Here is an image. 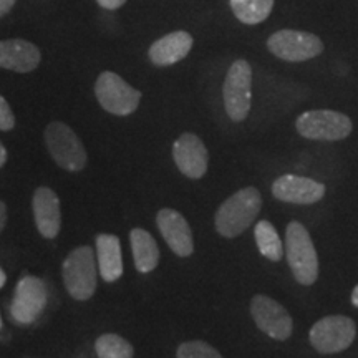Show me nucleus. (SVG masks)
Wrapping results in <instances>:
<instances>
[{"mask_svg":"<svg viewBox=\"0 0 358 358\" xmlns=\"http://www.w3.org/2000/svg\"><path fill=\"white\" fill-rule=\"evenodd\" d=\"M262 208L261 192L244 187L221 204L216 213V229L224 237H237L256 221Z\"/></svg>","mask_w":358,"mask_h":358,"instance_id":"f257e3e1","label":"nucleus"},{"mask_svg":"<svg viewBox=\"0 0 358 358\" xmlns=\"http://www.w3.org/2000/svg\"><path fill=\"white\" fill-rule=\"evenodd\" d=\"M285 256L295 280L302 285H312L319 277V257L312 237L301 222L292 221L285 231Z\"/></svg>","mask_w":358,"mask_h":358,"instance_id":"f03ea898","label":"nucleus"},{"mask_svg":"<svg viewBox=\"0 0 358 358\" xmlns=\"http://www.w3.org/2000/svg\"><path fill=\"white\" fill-rule=\"evenodd\" d=\"M64 282L75 301H88L96 290V256L90 245L73 249L64 262Z\"/></svg>","mask_w":358,"mask_h":358,"instance_id":"7ed1b4c3","label":"nucleus"},{"mask_svg":"<svg viewBox=\"0 0 358 358\" xmlns=\"http://www.w3.org/2000/svg\"><path fill=\"white\" fill-rule=\"evenodd\" d=\"M45 145L55 163L66 171H82L87 164V151L77 133L62 122L45 128Z\"/></svg>","mask_w":358,"mask_h":358,"instance_id":"20e7f679","label":"nucleus"},{"mask_svg":"<svg viewBox=\"0 0 358 358\" xmlns=\"http://www.w3.org/2000/svg\"><path fill=\"white\" fill-rule=\"evenodd\" d=\"M224 106L232 122L248 118L252 103V69L245 60H236L227 71L222 87Z\"/></svg>","mask_w":358,"mask_h":358,"instance_id":"39448f33","label":"nucleus"},{"mask_svg":"<svg viewBox=\"0 0 358 358\" xmlns=\"http://www.w3.org/2000/svg\"><path fill=\"white\" fill-rule=\"evenodd\" d=\"M297 131L307 140L340 141L352 133V122L347 115L334 110H310L297 118Z\"/></svg>","mask_w":358,"mask_h":358,"instance_id":"423d86ee","label":"nucleus"},{"mask_svg":"<svg viewBox=\"0 0 358 358\" xmlns=\"http://www.w3.org/2000/svg\"><path fill=\"white\" fill-rule=\"evenodd\" d=\"M95 95L101 108L116 116L131 115L141 101V92L134 90L113 71H103L98 77Z\"/></svg>","mask_w":358,"mask_h":358,"instance_id":"0eeeda50","label":"nucleus"},{"mask_svg":"<svg viewBox=\"0 0 358 358\" xmlns=\"http://www.w3.org/2000/svg\"><path fill=\"white\" fill-rule=\"evenodd\" d=\"M267 48L280 60L306 62L319 57L324 52V43L313 34L284 29L268 37Z\"/></svg>","mask_w":358,"mask_h":358,"instance_id":"6e6552de","label":"nucleus"},{"mask_svg":"<svg viewBox=\"0 0 358 358\" xmlns=\"http://www.w3.org/2000/svg\"><path fill=\"white\" fill-rule=\"evenodd\" d=\"M48 294L45 282L38 277L25 275L17 284L10 303L12 319L20 325L32 324L42 315L47 306Z\"/></svg>","mask_w":358,"mask_h":358,"instance_id":"1a4fd4ad","label":"nucleus"},{"mask_svg":"<svg viewBox=\"0 0 358 358\" xmlns=\"http://www.w3.org/2000/svg\"><path fill=\"white\" fill-rule=\"evenodd\" d=\"M310 343L320 353H338L352 345L355 338V324L350 317H324L310 329Z\"/></svg>","mask_w":358,"mask_h":358,"instance_id":"9d476101","label":"nucleus"},{"mask_svg":"<svg viewBox=\"0 0 358 358\" xmlns=\"http://www.w3.org/2000/svg\"><path fill=\"white\" fill-rule=\"evenodd\" d=\"M250 313L259 329L271 338L287 340L292 334V317L279 302L267 295H256L250 301Z\"/></svg>","mask_w":358,"mask_h":358,"instance_id":"9b49d317","label":"nucleus"},{"mask_svg":"<svg viewBox=\"0 0 358 358\" xmlns=\"http://www.w3.org/2000/svg\"><path fill=\"white\" fill-rule=\"evenodd\" d=\"M173 158L179 171L191 179L203 178L208 171V150L201 138L192 133L181 134L174 141Z\"/></svg>","mask_w":358,"mask_h":358,"instance_id":"f8f14e48","label":"nucleus"},{"mask_svg":"<svg viewBox=\"0 0 358 358\" xmlns=\"http://www.w3.org/2000/svg\"><path fill=\"white\" fill-rule=\"evenodd\" d=\"M272 194L282 203L313 204L325 196V186L310 178L284 174L272 185Z\"/></svg>","mask_w":358,"mask_h":358,"instance_id":"ddd939ff","label":"nucleus"},{"mask_svg":"<svg viewBox=\"0 0 358 358\" xmlns=\"http://www.w3.org/2000/svg\"><path fill=\"white\" fill-rule=\"evenodd\" d=\"M161 236L164 237L166 244L176 256L187 257L194 250V243H192L191 227L185 216H181L174 209H161L156 216Z\"/></svg>","mask_w":358,"mask_h":358,"instance_id":"4468645a","label":"nucleus"},{"mask_svg":"<svg viewBox=\"0 0 358 358\" xmlns=\"http://www.w3.org/2000/svg\"><path fill=\"white\" fill-rule=\"evenodd\" d=\"M34 217L40 234L47 239H55L60 232L62 213L58 196L50 187H38L32 201Z\"/></svg>","mask_w":358,"mask_h":358,"instance_id":"2eb2a0df","label":"nucleus"},{"mask_svg":"<svg viewBox=\"0 0 358 358\" xmlns=\"http://www.w3.org/2000/svg\"><path fill=\"white\" fill-rule=\"evenodd\" d=\"M40 50L29 40L12 38L0 42V69L29 73L40 64Z\"/></svg>","mask_w":358,"mask_h":358,"instance_id":"dca6fc26","label":"nucleus"},{"mask_svg":"<svg viewBox=\"0 0 358 358\" xmlns=\"http://www.w3.org/2000/svg\"><path fill=\"white\" fill-rule=\"evenodd\" d=\"M194 40L185 30L168 34L150 47V60L158 66H169L181 62L191 52Z\"/></svg>","mask_w":358,"mask_h":358,"instance_id":"f3484780","label":"nucleus"},{"mask_svg":"<svg viewBox=\"0 0 358 358\" xmlns=\"http://www.w3.org/2000/svg\"><path fill=\"white\" fill-rule=\"evenodd\" d=\"M96 259L105 282H116L123 275L122 244L116 236L100 234L96 237Z\"/></svg>","mask_w":358,"mask_h":358,"instance_id":"a211bd4d","label":"nucleus"},{"mask_svg":"<svg viewBox=\"0 0 358 358\" xmlns=\"http://www.w3.org/2000/svg\"><path fill=\"white\" fill-rule=\"evenodd\" d=\"M129 239H131L133 259L136 271L141 272V274H148V272L155 271L159 262V249L155 237L148 231L136 227L129 234Z\"/></svg>","mask_w":358,"mask_h":358,"instance_id":"6ab92c4d","label":"nucleus"},{"mask_svg":"<svg viewBox=\"0 0 358 358\" xmlns=\"http://www.w3.org/2000/svg\"><path fill=\"white\" fill-rule=\"evenodd\" d=\"M275 0H231L236 19L245 25H257L271 15Z\"/></svg>","mask_w":358,"mask_h":358,"instance_id":"aec40b11","label":"nucleus"},{"mask_svg":"<svg viewBox=\"0 0 358 358\" xmlns=\"http://www.w3.org/2000/svg\"><path fill=\"white\" fill-rule=\"evenodd\" d=\"M254 236H256V244L259 248V252L268 261L279 262L282 256H284V244H282L279 234H277L275 227L268 221H259L254 229Z\"/></svg>","mask_w":358,"mask_h":358,"instance_id":"412c9836","label":"nucleus"},{"mask_svg":"<svg viewBox=\"0 0 358 358\" xmlns=\"http://www.w3.org/2000/svg\"><path fill=\"white\" fill-rule=\"evenodd\" d=\"M95 350L98 358H133V347L128 340L115 334H105L96 338Z\"/></svg>","mask_w":358,"mask_h":358,"instance_id":"4be33fe9","label":"nucleus"},{"mask_svg":"<svg viewBox=\"0 0 358 358\" xmlns=\"http://www.w3.org/2000/svg\"><path fill=\"white\" fill-rule=\"evenodd\" d=\"M178 358H222L216 348L201 340L181 343L176 352Z\"/></svg>","mask_w":358,"mask_h":358,"instance_id":"5701e85b","label":"nucleus"},{"mask_svg":"<svg viewBox=\"0 0 358 358\" xmlns=\"http://www.w3.org/2000/svg\"><path fill=\"white\" fill-rule=\"evenodd\" d=\"M13 127H15V116H13L6 98L0 96V129L2 131H10Z\"/></svg>","mask_w":358,"mask_h":358,"instance_id":"b1692460","label":"nucleus"},{"mask_svg":"<svg viewBox=\"0 0 358 358\" xmlns=\"http://www.w3.org/2000/svg\"><path fill=\"white\" fill-rule=\"evenodd\" d=\"M98 6L106 8V10H116V8H120L122 6L127 3V0H96Z\"/></svg>","mask_w":358,"mask_h":358,"instance_id":"393cba45","label":"nucleus"},{"mask_svg":"<svg viewBox=\"0 0 358 358\" xmlns=\"http://www.w3.org/2000/svg\"><path fill=\"white\" fill-rule=\"evenodd\" d=\"M17 0H0V17L7 15L12 10V7L15 6Z\"/></svg>","mask_w":358,"mask_h":358,"instance_id":"a878e982","label":"nucleus"},{"mask_svg":"<svg viewBox=\"0 0 358 358\" xmlns=\"http://www.w3.org/2000/svg\"><path fill=\"white\" fill-rule=\"evenodd\" d=\"M6 222H7V208L6 204L0 201V232H2L3 227H6Z\"/></svg>","mask_w":358,"mask_h":358,"instance_id":"bb28decb","label":"nucleus"},{"mask_svg":"<svg viewBox=\"0 0 358 358\" xmlns=\"http://www.w3.org/2000/svg\"><path fill=\"white\" fill-rule=\"evenodd\" d=\"M6 161H7V150H6V146L0 143V168L6 164Z\"/></svg>","mask_w":358,"mask_h":358,"instance_id":"cd10ccee","label":"nucleus"},{"mask_svg":"<svg viewBox=\"0 0 358 358\" xmlns=\"http://www.w3.org/2000/svg\"><path fill=\"white\" fill-rule=\"evenodd\" d=\"M352 303L355 307H358V285L355 289H353V292H352Z\"/></svg>","mask_w":358,"mask_h":358,"instance_id":"c85d7f7f","label":"nucleus"},{"mask_svg":"<svg viewBox=\"0 0 358 358\" xmlns=\"http://www.w3.org/2000/svg\"><path fill=\"white\" fill-rule=\"evenodd\" d=\"M6 280H7L6 272H3V271H2V267H0V289H2L3 285H6Z\"/></svg>","mask_w":358,"mask_h":358,"instance_id":"c756f323","label":"nucleus"},{"mask_svg":"<svg viewBox=\"0 0 358 358\" xmlns=\"http://www.w3.org/2000/svg\"><path fill=\"white\" fill-rule=\"evenodd\" d=\"M0 329H2V317H0Z\"/></svg>","mask_w":358,"mask_h":358,"instance_id":"7c9ffc66","label":"nucleus"}]
</instances>
